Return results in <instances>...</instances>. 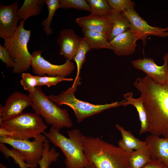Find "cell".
I'll return each instance as SVG.
<instances>
[{
	"label": "cell",
	"mask_w": 168,
	"mask_h": 168,
	"mask_svg": "<svg viewBox=\"0 0 168 168\" xmlns=\"http://www.w3.org/2000/svg\"><path fill=\"white\" fill-rule=\"evenodd\" d=\"M49 141L47 139L44 142L42 158L38 164L40 168H49L52 162L57 161L59 153L52 147L50 149Z\"/></svg>",
	"instance_id": "cell-24"
},
{
	"label": "cell",
	"mask_w": 168,
	"mask_h": 168,
	"mask_svg": "<svg viewBox=\"0 0 168 168\" xmlns=\"http://www.w3.org/2000/svg\"><path fill=\"white\" fill-rule=\"evenodd\" d=\"M82 38L78 36L72 29L60 31L57 42L60 46V54L67 60L71 61L76 54Z\"/></svg>",
	"instance_id": "cell-14"
},
{
	"label": "cell",
	"mask_w": 168,
	"mask_h": 168,
	"mask_svg": "<svg viewBox=\"0 0 168 168\" xmlns=\"http://www.w3.org/2000/svg\"><path fill=\"white\" fill-rule=\"evenodd\" d=\"M82 30L84 35L83 38L91 50L107 49L113 50V47L102 34L85 29H82Z\"/></svg>",
	"instance_id": "cell-21"
},
{
	"label": "cell",
	"mask_w": 168,
	"mask_h": 168,
	"mask_svg": "<svg viewBox=\"0 0 168 168\" xmlns=\"http://www.w3.org/2000/svg\"><path fill=\"white\" fill-rule=\"evenodd\" d=\"M44 2L47 5L48 12L47 17L42 21L41 25L44 26V30L47 35H51L52 30L50 28L52 19L55 12L60 8L59 0H45Z\"/></svg>",
	"instance_id": "cell-25"
},
{
	"label": "cell",
	"mask_w": 168,
	"mask_h": 168,
	"mask_svg": "<svg viewBox=\"0 0 168 168\" xmlns=\"http://www.w3.org/2000/svg\"><path fill=\"white\" fill-rule=\"evenodd\" d=\"M90 50L86 42L82 38L80 46L73 58L76 64L77 69V74L75 80L81 79L79 77L81 69L85 61L86 53Z\"/></svg>",
	"instance_id": "cell-28"
},
{
	"label": "cell",
	"mask_w": 168,
	"mask_h": 168,
	"mask_svg": "<svg viewBox=\"0 0 168 168\" xmlns=\"http://www.w3.org/2000/svg\"><path fill=\"white\" fill-rule=\"evenodd\" d=\"M38 80V86H46L48 87L55 86L58 83L63 81H72V78H68L58 76L51 77L47 76H36Z\"/></svg>",
	"instance_id": "cell-31"
},
{
	"label": "cell",
	"mask_w": 168,
	"mask_h": 168,
	"mask_svg": "<svg viewBox=\"0 0 168 168\" xmlns=\"http://www.w3.org/2000/svg\"><path fill=\"white\" fill-rule=\"evenodd\" d=\"M151 160L150 147L147 144L131 153L129 162L131 168H142Z\"/></svg>",
	"instance_id": "cell-23"
},
{
	"label": "cell",
	"mask_w": 168,
	"mask_h": 168,
	"mask_svg": "<svg viewBox=\"0 0 168 168\" xmlns=\"http://www.w3.org/2000/svg\"><path fill=\"white\" fill-rule=\"evenodd\" d=\"M21 78L20 82L24 89L28 91L29 93H33L35 91L36 87L38 86L36 76L23 72L21 73Z\"/></svg>",
	"instance_id": "cell-30"
},
{
	"label": "cell",
	"mask_w": 168,
	"mask_h": 168,
	"mask_svg": "<svg viewBox=\"0 0 168 168\" xmlns=\"http://www.w3.org/2000/svg\"><path fill=\"white\" fill-rule=\"evenodd\" d=\"M43 0H25L18 14L20 20L26 21L29 17L40 13L44 4Z\"/></svg>",
	"instance_id": "cell-22"
},
{
	"label": "cell",
	"mask_w": 168,
	"mask_h": 168,
	"mask_svg": "<svg viewBox=\"0 0 168 168\" xmlns=\"http://www.w3.org/2000/svg\"><path fill=\"white\" fill-rule=\"evenodd\" d=\"M18 2L0 6V37L3 40L11 37L16 30L20 20L18 14Z\"/></svg>",
	"instance_id": "cell-12"
},
{
	"label": "cell",
	"mask_w": 168,
	"mask_h": 168,
	"mask_svg": "<svg viewBox=\"0 0 168 168\" xmlns=\"http://www.w3.org/2000/svg\"><path fill=\"white\" fill-rule=\"evenodd\" d=\"M81 84L80 80L74 81L72 86L59 94H51L48 97L58 105H67L72 109L78 122L99 113L110 108L123 106L126 101L124 99L120 102L115 101L110 104H94L81 100L75 96L78 86Z\"/></svg>",
	"instance_id": "cell-6"
},
{
	"label": "cell",
	"mask_w": 168,
	"mask_h": 168,
	"mask_svg": "<svg viewBox=\"0 0 168 168\" xmlns=\"http://www.w3.org/2000/svg\"><path fill=\"white\" fill-rule=\"evenodd\" d=\"M163 63L158 66L153 58H143L132 60L131 63L135 68L146 73L156 83L164 84L168 80V53L163 56Z\"/></svg>",
	"instance_id": "cell-11"
},
{
	"label": "cell",
	"mask_w": 168,
	"mask_h": 168,
	"mask_svg": "<svg viewBox=\"0 0 168 168\" xmlns=\"http://www.w3.org/2000/svg\"><path fill=\"white\" fill-rule=\"evenodd\" d=\"M60 8L63 9L74 8L91 12L89 5L85 0H59Z\"/></svg>",
	"instance_id": "cell-29"
},
{
	"label": "cell",
	"mask_w": 168,
	"mask_h": 168,
	"mask_svg": "<svg viewBox=\"0 0 168 168\" xmlns=\"http://www.w3.org/2000/svg\"><path fill=\"white\" fill-rule=\"evenodd\" d=\"M145 141L150 147L151 159L159 161L168 168V137L151 134L147 136Z\"/></svg>",
	"instance_id": "cell-17"
},
{
	"label": "cell",
	"mask_w": 168,
	"mask_h": 168,
	"mask_svg": "<svg viewBox=\"0 0 168 168\" xmlns=\"http://www.w3.org/2000/svg\"><path fill=\"white\" fill-rule=\"evenodd\" d=\"M0 167L1 168H7V167L2 163L0 164Z\"/></svg>",
	"instance_id": "cell-36"
},
{
	"label": "cell",
	"mask_w": 168,
	"mask_h": 168,
	"mask_svg": "<svg viewBox=\"0 0 168 168\" xmlns=\"http://www.w3.org/2000/svg\"><path fill=\"white\" fill-rule=\"evenodd\" d=\"M47 127L41 116L35 113H22L0 122V137L18 140L35 138L43 134Z\"/></svg>",
	"instance_id": "cell-4"
},
{
	"label": "cell",
	"mask_w": 168,
	"mask_h": 168,
	"mask_svg": "<svg viewBox=\"0 0 168 168\" xmlns=\"http://www.w3.org/2000/svg\"><path fill=\"white\" fill-rule=\"evenodd\" d=\"M25 21L21 20L13 35L4 40L3 46L15 62L12 70L15 74L25 72L31 66L32 57L27 48L31 30L24 28Z\"/></svg>",
	"instance_id": "cell-7"
},
{
	"label": "cell",
	"mask_w": 168,
	"mask_h": 168,
	"mask_svg": "<svg viewBox=\"0 0 168 168\" xmlns=\"http://www.w3.org/2000/svg\"><path fill=\"white\" fill-rule=\"evenodd\" d=\"M76 21L82 29L97 31L104 35L107 40L109 37L110 25L107 16H103L91 13L88 16L77 18Z\"/></svg>",
	"instance_id": "cell-15"
},
{
	"label": "cell",
	"mask_w": 168,
	"mask_h": 168,
	"mask_svg": "<svg viewBox=\"0 0 168 168\" xmlns=\"http://www.w3.org/2000/svg\"><path fill=\"white\" fill-rule=\"evenodd\" d=\"M47 139L44 134L32 141L0 137V142L9 145L19 152L27 164L37 166L42 158L44 142Z\"/></svg>",
	"instance_id": "cell-8"
},
{
	"label": "cell",
	"mask_w": 168,
	"mask_h": 168,
	"mask_svg": "<svg viewBox=\"0 0 168 168\" xmlns=\"http://www.w3.org/2000/svg\"><path fill=\"white\" fill-rule=\"evenodd\" d=\"M111 8L113 11L118 12L129 9H134V3L130 0H108Z\"/></svg>",
	"instance_id": "cell-32"
},
{
	"label": "cell",
	"mask_w": 168,
	"mask_h": 168,
	"mask_svg": "<svg viewBox=\"0 0 168 168\" xmlns=\"http://www.w3.org/2000/svg\"><path fill=\"white\" fill-rule=\"evenodd\" d=\"M43 50L34 51L31 54L32 71L36 76H42L47 74L49 76L66 78L74 71L75 66L73 62L66 60L61 65L52 64L42 56Z\"/></svg>",
	"instance_id": "cell-9"
},
{
	"label": "cell",
	"mask_w": 168,
	"mask_h": 168,
	"mask_svg": "<svg viewBox=\"0 0 168 168\" xmlns=\"http://www.w3.org/2000/svg\"><path fill=\"white\" fill-rule=\"evenodd\" d=\"M0 151L7 158L12 157L14 162L18 164L20 168H35L37 166H32L27 164L24 160L23 156L17 151L8 148L4 144L0 143Z\"/></svg>",
	"instance_id": "cell-27"
},
{
	"label": "cell",
	"mask_w": 168,
	"mask_h": 168,
	"mask_svg": "<svg viewBox=\"0 0 168 168\" xmlns=\"http://www.w3.org/2000/svg\"><path fill=\"white\" fill-rule=\"evenodd\" d=\"M138 37L130 30L119 35L109 42L114 53L119 56H128L133 53Z\"/></svg>",
	"instance_id": "cell-16"
},
{
	"label": "cell",
	"mask_w": 168,
	"mask_h": 168,
	"mask_svg": "<svg viewBox=\"0 0 168 168\" xmlns=\"http://www.w3.org/2000/svg\"><path fill=\"white\" fill-rule=\"evenodd\" d=\"M84 168H95V167L92 164L89 163L88 165Z\"/></svg>",
	"instance_id": "cell-35"
},
{
	"label": "cell",
	"mask_w": 168,
	"mask_h": 168,
	"mask_svg": "<svg viewBox=\"0 0 168 168\" xmlns=\"http://www.w3.org/2000/svg\"><path fill=\"white\" fill-rule=\"evenodd\" d=\"M0 59L4 63L7 68H13L15 64V60L11 56L7 49L0 44Z\"/></svg>",
	"instance_id": "cell-33"
},
{
	"label": "cell",
	"mask_w": 168,
	"mask_h": 168,
	"mask_svg": "<svg viewBox=\"0 0 168 168\" xmlns=\"http://www.w3.org/2000/svg\"><path fill=\"white\" fill-rule=\"evenodd\" d=\"M164 29V30L166 31H168V27H167L165 28Z\"/></svg>",
	"instance_id": "cell-37"
},
{
	"label": "cell",
	"mask_w": 168,
	"mask_h": 168,
	"mask_svg": "<svg viewBox=\"0 0 168 168\" xmlns=\"http://www.w3.org/2000/svg\"><path fill=\"white\" fill-rule=\"evenodd\" d=\"M115 127L122 137L118 142V146L125 151L131 153L133 150H137L147 144L145 141H141L135 137L130 131L126 130L122 126L116 124Z\"/></svg>",
	"instance_id": "cell-20"
},
{
	"label": "cell",
	"mask_w": 168,
	"mask_h": 168,
	"mask_svg": "<svg viewBox=\"0 0 168 168\" xmlns=\"http://www.w3.org/2000/svg\"><path fill=\"white\" fill-rule=\"evenodd\" d=\"M142 168H168L164 164L155 159H152L150 161Z\"/></svg>",
	"instance_id": "cell-34"
},
{
	"label": "cell",
	"mask_w": 168,
	"mask_h": 168,
	"mask_svg": "<svg viewBox=\"0 0 168 168\" xmlns=\"http://www.w3.org/2000/svg\"><path fill=\"white\" fill-rule=\"evenodd\" d=\"M143 99L147 114L148 132L168 137V80L164 84L155 82L147 75L138 77L133 83Z\"/></svg>",
	"instance_id": "cell-1"
},
{
	"label": "cell",
	"mask_w": 168,
	"mask_h": 168,
	"mask_svg": "<svg viewBox=\"0 0 168 168\" xmlns=\"http://www.w3.org/2000/svg\"><path fill=\"white\" fill-rule=\"evenodd\" d=\"M28 96L19 91L11 94L7 99L4 105L0 107V122L12 118L22 113L26 108L31 106Z\"/></svg>",
	"instance_id": "cell-13"
},
{
	"label": "cell",
	"mask_w": 168,
	"mask_h": 168,
	"mask_svg": "<svg viewBox=\"0 0 168 168\" xmlns=\"http://www.w3.org/2000/svg\"><path fill=\"white\" fill-rule=\"evenodd\" d=\"M28 96L35 113L43 118L51 127L58 130L72 127L73 124L68 110L61 108L50 100L40 86L36 87L35 91Z\"/></svg>",
	"instance_id": "cell-5"
},
{
	"label": "cell",
	"mask_w": 168,
	"mask_h": 168,
	"mask_svg": "<svg viewBox=\"0 0 168 168\" xmlns=\"http://www.w3.org/2000/svg\"><path fill=\"white\" fill-rule=\"evenodd\" d=\"M67 132L68 138L60 133L59 130L51 127L48 132L43 134L64 155L67 168H84L89 163L84 153L83 135L77 128Z\"/></svg>",
	"instance_id": "cell-3"
},
{
	"label": "cell",
	"mask_w": 168,
	"mask_h": 168,
	"mask_svg": "<svg viewBox=\"0 0 168 168\" xmlns=\"http://www.w3.org/2000/svg\"><path fill=\"white\" fill-rule=\"evenodd\" d=\"M123 15L130 23V30L142 41L144 45L146 43L147 37L153 35L161 37H168V32L163 28L149 25L137 13L134 9H129L123 11Z\"/></svg>",
	"instance_id": "cell-10"
},
{
	"label": "cell",
	"mask_w": 168,
	"mask_h": 168,
	"mask_svg": "<svg viewBox=\"0 0 168 168\" xmlns=\"http://www.w3.org/2000/svg\"><path fill=\"white\" fill-rule=\"evenodd\" d=\"M90 6L91 12L97 15L107 16L111 13L112 9L107 0H87Z\"/></svg>",
	"instance_id": "cell-26"
},
{
	"label": "cell",
	"mask_w": 168,
	"mask_h": 168,
	"mask_svg": "<svg viewBox=\"0 0 168 168\" xmlns=\"http://www.w3.org/2000/svg\"><path fill=\"white\" fill-rule=\"evenodd\" d=\"M84 153L89 163L95 168H131V153L99 137L83 136Z\"/></svg>",
	"instance_id": "cell-2"
},
{
	"label": "cell",
	"mask_w": 168,
	"mask_h": 168,
	"mask_svg": "<svg viewBox=\"0 0 168 168\" xmlns=\"http://www.w3.org/2000/svg\"><path fill=\"white\" fill-rule=\"evenodd\" d=\"M107 16L109 19L110 25V35L108 39L109 42L129 30L130 23L122 12H118L112 10L111 13Z\"/></svg>",
	"instance_id": "cell-18"
},
{
	"label": "cell",
	"mask_w": 168,
	"mask_h": 168,
	"mask_svg": "<svg viewBox=\"0 0 168 168\" xmlns=\"http://www.w3.org/2000/svg\"><path fill=\"white\" fill-rule=\"evenodd\" d=\"M133 93L132 92H128L124 94V99L126 101L123 106L132 105L136 109L141 123L139 134L141 135L148 132L149 127L147 114L142 97L140 96L139 98L135 99L133 97Z\"/></svg>",
	"instance_id": "cell-19"
}]
</instances>
